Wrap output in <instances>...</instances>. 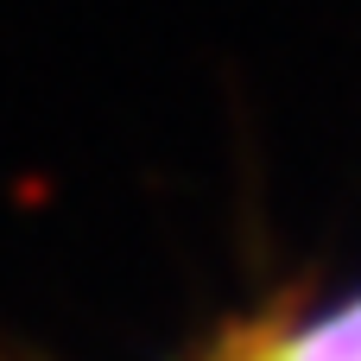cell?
<instances>
[{
	"label": "cell",
	"mask_w": 361,
	"mask_h": 361,
	"mask_svg": "<svg viewBox=\"0 0 361 361\" xmlns=\"http://www.w3.org/2000/svg\"><path fill=\"white\" fill-rule=\"evenodd\" d=\"M241 361H361V298L336 305L330 317H317V324H305V330L279 336L273 349H254Z\"/></svg>",
	"instance_id": "1"
}]
</instances>
